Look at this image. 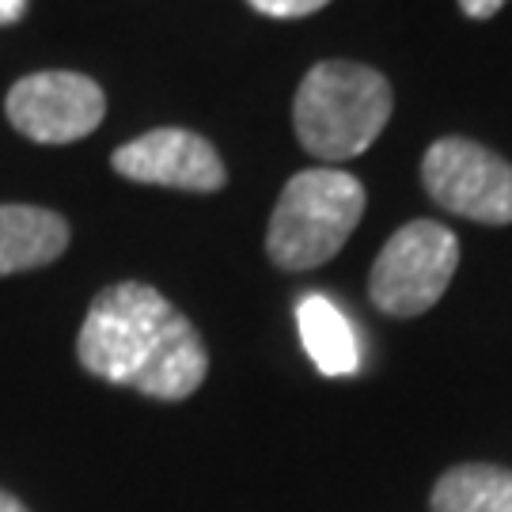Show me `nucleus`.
Listing matches in <instances>:
<instances>
[{
	"instance_id": "nucleus-1",
	"label": "nucleus",
	"mask_w": 512,
	"mask_h": 512,
	"mask_svg": "<svg viewBox=\"0 0 512 512\" xmlns=\"http://www.w3.org/2000/svg\"><path fill=\"white\" fill-rule=\"evenodd\" d=\"M76 357L99 380L160 403L190 399L209 372V353L190 319L141 281H122L95 296Z\"/></svg>"
},
{
	"instance_id": "nucleus-2",
	"label": "nucleus",
	"mask_w": 512,
	"mask_h": 512,
	"mask_svg": "<svg viewBox=\"0 0 512 512\" xmlns=\"http://www.w3.org/2000/svg\"><path fill=\"white\" fill-rule=\"evenodd\" d=\"M391 107V84L376 69L357 61H319L300 80L293 126L315 160L342 164L372 148L391 118Z\"/></svg>"
},
{
	"instance_id": "nucleus-3",
	"label": "nucleus",
	"mask_w": 512,
	"mask_h": 512,
	"mask_svg": "<svg viewBox=\"0 0 512 512\" xmlns=\"http://www.w3.org/2000/svg\"><path fill=\"white\" fill-rule=\"evenodd\" d=\"M365 217V186L349 171L311 167L293 175L266 232V255L281 270H315L346 247Z\"/></svg>"
},
{
	"instance_id": "nucleus-4",
	"label": "nucleus",
	"mask_w": 512,
	"mask_h": 512,
	"mask_svg": "<svg viewBox=\"0 0 512 512\" xmlns=\"http://www.w3.org/2000/svg\"><path fill=\"white\" fill-rule=\"evenodd\" d=\"M456 266L459 239L437 220H410L376 255L368 296L384 315L414 319L444 296Z\"/></svg>"
},
{
	"instance_id": "nucleus-5",
	"label": "nucleus",
	"mask_w": 512,
	"mask_h": 512,
	"mask_svg": "<svg viewBox=\"0 0 512 512\" xmlns=\"http://www.w3.org/2000/svg\"><path fill=\"white\" fill-rule=\"evenodd\" d=\"M429 198L478 224H512V164L467 137H440L421 160Z\"/></svg>"
},
{
	"instance_id": "nucleus-6",
	"label": "nucleus",
	"mask_w": 512,
	"mask_h": 512,
	"mask_svg": "<svg viewBox=\"0 0 512 512\" xmlns=\"http://www.w3.org/2000/svg\"><path fill=\"white\" fill-rule=\"evenodd\" d=\"M8 122L38 145H73L99 129L107 95L92 76L31 73L8 92Z\"/></svg>"
},
{
	"instance_id": "nucleus-7",
	"label": "nucleus",
	"mask_w": 512,
	"mask_h": 512,
	"mask_svg": "<svg viewBox=\"0 0 512 512\" xmlns=\"http://www.w3.org/2000/svg\"><path fill=\"white\" fill-rule=\"evenodd\" d=\"M110 164L129 183L171 186L194 194H213L228 183L220 152L190 129H152L118 148Z\"/></svg>"
},
{
	"instance_id": "nucleus-8",
	"label": "nucleus",
	"mask_w": 512,
	"mask_h": 512,
	"mask_svg": "<svg viewBox=\"0 0 512 512\" xmlns=\"http://www.w3.org/2000/svg\"><path fill=\"white\" fill-rule=\"evenodd\" d=\"M69 247V224L54 209L0 205V277L50 266Z\"/></svg>"
},
{
	"instance_id": "nucleus-9",
	"label": "nucleus",
	"mask_w": 512,
	"mask_h": 512,
	"mask_svg": "<svg viewBox=\"0 0 512 512\" xmlns=\"http://www.w3.org/2000/svg\"><path fill=\"white\" fill-rule=\"evenodd\" d=\"M296 327L304 338V349L323 376H353L361 365V349L353 338V327L342 308L327 296L311 293L296 308Z\"/></svg>"
},
{
	"instance_id": "nucleus-10",
	"label": "nucleus",
	"mask_w": 512,
	"mask_h": 512,
	"mask_svg": "<svg viewBox=\"0 0 512 512\" xmlns=\"http://www.w3.org/2000/svg\"><path fill=\"white\" fill-rule=\"evenodd\" d=\"M433 512H512V471L494 463H463L433 486Z\"/></svg>"
},
{
	"instance_id": "nucleus-11",
	"label": "nucleus",
	"mask_w": 512,
	"mask_h": 512,
	"mask_svg": "<svg viewBox=\"0 0 512 512\" xmlns=\"http://www.w3.org/2000/svg\"><path fill=\"white\" fill-rule=\"evenodd\" d=\"M255 12L262 16H274V19H296V16H311V12H319L323 4L330 0H247Z\"/></svg>"
},
{
	"instance_id": "nucleus-12",
	"label": "nucleus",
	"mask_w": 512,
	"mask_h": 512,
	"mask_svg": "<svg viewBox=\"0 0 512 512\" xmlns=\"http://www.w3.org/2000/svg\"><path fill=\"white\" fill-rule=\"evenodd\" d=\"M501 4H505V0H459V8H463L471 19H490Z\"/></svg>"
},
{
	"instance_id": "nucleus-13",
	"label": "nucleus",
	"mask_w": 512,
	"mask_h": 512,
	"mask_svg": "<svg viewBox=\"0 0 512 512\" xmlns=\"http://www.w3.org/2000/svg\"><path fill=\"white\" fill-rule=\"evenodd\" d=\"M27 12V0H0V23H16Z\"/></svg>"
},
{
	"instance_id": "nucleus-14",
	"label": "nucleus",
	"mask_w": 512,
	"mask_h": 512,
	"mask_svg": "<svg viewBox=\"0 0 512 512\" xmlns=\"http://www.w3.org/2000/svg\"><path fill=\"white\" fill-rule=\"evenodd\" d=\"M0 512H31V509H27L23 501H16L12 494H4V490H0Z\"/></svg>"
}]
</instances>
